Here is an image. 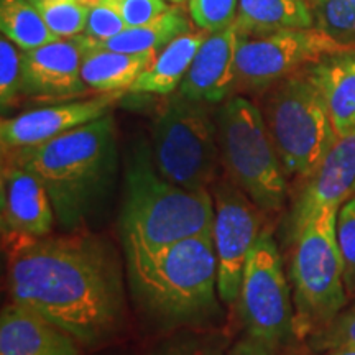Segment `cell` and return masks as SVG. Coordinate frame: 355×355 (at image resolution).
<instances>
[{
	"instance_id": "6da1fadb",
	"label": "cell",
	"mask_w": 355,
	"mask_h": 355,
	"mask_svg": "<svg viewBox=\"0 0 355 355\" xmlns=\"http://www.w3.org/2000/svg\"><path fill=\"white\" fill-rule=\"evenodd\" d=\"M3 250L13 303L38 311L86 349L101 347L123 331L125 273L109 237L83 227Z\"/></svg>"
},
{
	"instance_id": "7a4b0ae2",
	"label": "cell",
	"mask_w": 355,
	"mask_h": 355,
	"mask_svg": "<svg viewBox=\"0 0 355 355\" xmlns=\"http://www.w3.org/2000/svg\"><path fill=\"white\" fill-rule=\"evenodd\" d=\"M123 260L133 303L155 327L219 329L224 309L212 230Z\"/></svg>"
},
{
	"instance_id": "3957f363",
	"label": "cell",
	"mask_w": 355,
	"mask_h": 355,
	"mask_svg": "<svg viewBox=\"0 0 355 355\" xmlns=\"http://www.w3.org/2000/svg\"><path fill=\"white\" fill-rule=\"evenodd\" d=\"M40 178L64 232L86 227L114 188L119 170L117 132L104 115L38 146L2 155Z\"/></svg>"
},
{
	"instance_id": "277c9868",
	"label": "cell",
	"mask_w": 355,
	"mask_h": 355,
	"mask_svg": "<svg viewBox=\"0 0 355 355\" xmlns=\"http://www.w3.org/2000/svg\"><path fill=\"white\" fill-rule=\"evenodd\" d=\"M214 224L211 189L189 191L159 175L144 141L128 155L119 232L123 255L148 254Z\"/></svg>"
},
{
	"instance_id": "5b68a950",
	"label": "cell",
	"mask_w": 355,
	"mask_h": 355,
	"mask_svg": "<svg viewBox=\"0 0 355 355\" xmlns=\"http://www.w3.org/2000/svg\"><path fill=\"white\" fill-rule=\"evenodd\" d=\"M259 96L261 117L283 170L286 176L306 181L337 140L321 91L303 68Z\"/></svg>"
},
{
	"instance_id": "8992f818",
	"label": "cell",
	"mask_w": 355,
	"mask_h": 355,
	"mask_svg": "<svg viewBox=\"0 0 355 355\" xmlns=\"http://www.w3.org/2000/svg\"><path fill=\"white\" fill-rule=\"evenodd\" d=\"M337 211H324L291 235L288 279L295 306L296 339H308L329 326L349 301L336 234Z\"/></svg>"
},
{
	"instance_id": "52a82bcc",
	"label": "cell",
	"mask_w": 355,
	"mask_h": 355,
	"mask_svg": "<svg viewBox=\"0 0 355 355\" xmlns=\"http://www.w3.org/2000/svg\"><path fill=\"white\" fill-rule=\"evenodd\" d=\"M216 125L224 175L266 216L278 212L286 199L288 176L259 104L242 94L230 96L216 109Z\"/></svg>"
},
{
	"instance_id": "ba28073f",
	"label": "cell",
	"mask_w": 355,
	"mask_h": 355,
	"mask_svg": "<svg viewBox=\"0 0 355 355\" xmlns=\"http://www.w3.org/2000/svg\"><path fill=\"white\" fill-rule=\"evenodd\" d=\"M152 128V158L159 175L189 191L211 189L219 178L216 110L181 92L166 96Z\"/></svg>"
},
{
	"instance_id": "9c48e42d",
	"label": "cell",
	"mask_w": 355,
	"mask_h": 355,
	"mask_svg": "<svg viewBox=\"0 0 355 355\" xmlns=\"http://www.w3.org/2000/svg\"><path fill=\"white\" fill-rule=\"evenodd\" d=\"M235 313L243 332L261 337L278 349L283 350L296 339L290 279L268 229L261 232L248 257Z\"/></svg>"
},
{
	"instance_id": "30bf717a",
	"label": "cell",
	"mask_w": 355,
	"mask_h": 355,
	"mask_svg": "<svg viewBox=\"0 0 355 355\" xmlns=\"http://www.w3.org/2000/svg\"><path fill=\"white\" fill-rule=\"evenodd\" d=\"M347 48L352 46L336 42L316 26L279 30L261 37L239 33L235 94L259 96L275 83L306 68L319 58Z\"/></svg>"
},
{
	"instance_id": "8fae6325",
	"label": "cell",
	"mask_w": 355,
	"mask_h": 355,
	"mask_svg": "<svg viewBox=\"0 0 355 355\" xmlns=\"http://www.w3.org/2000/svg\"><path fill=\"white\" fill-rule=\"evenodd\" d=\"M214 201L212 239L217 257V286L222 303L235 308L252 248L265 227L266 214L225 175L211 186Z\"/></svg>"
},
{
	"instance_id": "7c38bea8",
	"label": "cell",
	"mask_w": 355,
	"mask_h": 355,
	"mask_svg": "<svg viewBox=\"0 0 355 355\" xmlns=\"http://www.w3.org/2000/svg\"><path fill=\"white\" fill-rule=\"evenodd\" d=\"M91 38L76 35L24 51V96L40 102H64L91 91L83 81V61Z\"/></svg>"
},
{
	"instance_id": "4fadbf2b",
	"label": "cell",
	"mask_w": 355,
	"mask_h": 355,
	"mask_svg": "<svg viewBox=\"0 0 355 355\" xmlns=\"http://www.w3.org/2000/svg\"><path fill=\"white\" fill-rule=\"evenodd\" d=\"M125 92H105L87 99L56 102L46 107L32 109L0 122L2 155L20 152L44 144L73 128H78L110 114V109Z\"/></svg>"
},
{
	"instance_id": "5bb4252c",
	"label": "cell",
	"mask_w": 355,
	"mask_h": 355,
	"mask_svg": "<svg viewBox=\"0 0 355 355\" xmlns=\"http://www.w3.org/2000/svg\"><path fill=\"white\" fill-rule=\"evenodd\" d=\"M55 224V207L40 178L19 163L2 159L0 225L3 248L46 237L53 234Z\"/></svg>"
},
{
	"instance_id": "9a60e30c",
	"label": "cell",
	"mask_w": 355,
	"mask_h": 355,
	"mask_svg": "<svg viewBox=\"0 0 355 355\" xmlns=\"http://www.w3.org/2000/svg\"><path fill=\"white\" fill-rule=\"evenodd\" d=\"M355 196V130L337 135L329 153L304 181L291 207V235L324 211L339 209Z\"/></svg>"
},
{
	"instance_id": "2e32d148",
	"label": "cell",
	"mask_w": 355,
	"mask_h": 355,
	"mask_svg": "<svg viewBox=\"0 0 355 355\" xmlns=\"http://www.w3.org/2000/svg\"><path fill=\"white\" fill-rule=\"evenodd\" d=\"M239 30L229 28L207 35L194 56L193 64L178 92L191 101L220 104L235 94V58H237Z\"/></svg>"
},
{
	"instance_id": "e0dca14e",
	"label": "cell",
	"mask_w": 355,
	"mask_h": 355,
	"mask_svg": "<svg viewBox=\"0 0 355 355\" xmlns=\"http://www.w3.org/2000/svg\"><path fill=\"white\" fill-rule=\"evenodd\" d=\"M74 336L19 303H7L0 313V355H81Z\"/></svg>"
},
{
	"instance_id": "ac0fdd59",
	"label": "cell",
	"mask_w": 355,
	"mask_h": 355,
	"mask_svg": "<svg viewBox=\"0 0 355 355\" xmlns=\"http://www.w3.org/2000/svg\"><path fill=\"white\" fill-rule=\"evenodd\" d=\"M304 69L326 101L337 135L355 130V48L329 53Z\"/></svg>"
},
{
	"instance_id": "d6986e66",
	"label": "cell",
	"mask_w": 355,
	"mask_h": 355,
	"mask_svg": "<svg viewBox=\"0 0 355 355\" xmlns=\"http://www.w3.org/2000/svg\"><path fill=\"white\" fill-rule=\"evenodd\" d=\"M207 35L209 32L206 30H191L176 37L155 56L153 63L133 83L130 92L171 96L176 89H180L199 46L207 38Z\"/></svg>"
},
{
	"instance_id": "ffe728a7",
	"label": "cell",
	"mask_w": 355,
	"mask_h": 355,
	"mask_svg": "<svg viewBox=\"0 0 355 355\" xmlns=\"http://www.w3.org/2000/svg\"><path fill=\"white\" fill-rule=\"evenodd\" d=\"M235 26L245 37H261L291 28H313L308 0H239Z\"/></svg>"
},
{
	"instance_id": "44dd1931",
	"label": "cell",
	"mask_w": 355,
	"mask_h": 355,
	"mask_svg": "<svg viewBox=\"0 0 355 355\" xmlns=\"http://www.w3.org/2000/svg\"><path fill=\"white\" fill-rule=\"evenodd\" d=\"M155 56L157 55L153 53L132 55L102 50L96 48L91 40V48L83 61V81L91 91H97L101 94L130 91L133 83L153 63Z\"/></svg>"
},
{
	"instance_id": "7402d4cb",
	"label": "cell",
	"mask_w": 355,
	"mask_h": 355,
	"mask_svg": "<svg viewBox=\"0 0 355 355\" xmlns=\"http://www.w3.org/2000/svg\"><path fill=\"white\" fill-rule=\"evenodd\" d=\"M191 30L193 26H191L188 17L178 7H170V10L148 24L125 28L117 37L105 40V42L92 40V44L102 50L119 53H132V55L153 53V55H158L168 43Z\"/></svg>"
},
{
	"instance_id": "603a6c76",
	"label": "cell",
	"mask_w": 355,
	"mask_h": 355,
	"mask_svg": "<svg viewBox=\"0 0 355 355\" xmlns=\"http://www.w3.org/2000/svg\"><path fill=\"white\" fill-rule=\"evenodd\" d=\"M0 30L21 51H30L60 40L44 24L32 0H2Z\"/></svg>"
},
{
	"instance_id": "cb8c5ba5",
	"label": "cell",
	"mask_w": 355,
	"mask_h": 355,
	"mask_svg": "<svg viewBox=\"0 0 355 355\" xmlns=\"http://www.w3.org/2000/svg\"><path fill=\"white\" fill-rule=\"evenodd\" d=\"M314 26L355 48V0H308Z\"/></svg>"
},
{
	"instance_id": "d4e9b609",
	"label": "cell",
	"mask_w": 355,
	"mask_h": 355,
	"mask_svg": "<svg viewBox=\"0 0 355 355\" xmlns=\"http://www.w3.org/2000/svg\"><path fill=\"white\" fill-rule=\"evenodd\" d=\"M229 347V336L219 329H184L158 344L150 355H225Z\"/></svg>"
},
{
	"instance_id": "484cf974",
	"label": "cell",
	"mask_w": 355,
	"mask_h": 355,
	"mask_svg": "<svg viewBox=\"0 0 355 355\" xmlns=\"http://www.w3.org/2000/svg\"><path fill=\"white\" fill-rule=\"evenodd\" d=\"M42 13L44 24L58 38L84 33L91 7L78 0H32Z\"/></svg>"
},
{
	"instance_id": "4316f807",
	"label": "cell",
	"mask_w": 355,
	"mask_h": 355,
	"mask_svg": "<svg viewBox=\"0 0 355 355\" xmlns=\"http://www.w3.org/2000/svg\"><path fill=\"white\" fill-rule=\"evenodd\" d=\"M24 51L10 40H0V104L2 110L15 107L24 96V68H21Z\"/></svg>"
},
{
	"instance_id": "83f0119b",
	"label": "cell",
	"mask_w": 355,
	"mask_h": 355,
	"mask_svg": "<svg viewBox=\"0 0 355 355\" xmlns=\"http://www.w3.org/2000/svg\"><path fill=\"white\" fill-rule=\"evenodd\" d=\"M337 243L344 260V279L347 295L355 296V196L345 201L337 211Z\"/></svg>"
},
{
	"instance_id": "f1b7e54d",
	"label": "cell",
	"mask_w": 355,
	"mask_h": 355,
	"mask_svg": "<svg viewBox=\"0 0 355 355\" xmlns=\"http://www.w3.org/2000/svg\"><path fill=\"white\" fill-rule=\"evenodd\" d=\"M239 0H189V13L199 30L214 33L235 21Z\"/></svg>"
},
{
	"instance_id": "f546056e",
	"label": "cell",
	"mask_w": 355,
	"mask_h": 355,
	"mask_svg": "<svg viewBox=\"0 0 355 355\" xmlns=\"http://www.w3.org/2000/svg\"><path fill=\"white\" fill-rule=\"evenodd\" d=\"M308 347L313 352H324L336 347H355V303L352 308L343 311L329 326L308 337Z\"/></svg>"
},
{
	"instance_id": "4dcf8cb0",
	"label": "cell",
	"mask_w": 355,
	"mask_h": 355,
	"mask_svg": "<svg viewBox=\"0 0 355 355\" xmlns=\"http://www.w3.org/2000/svg\"><path fill=\"white\" fill-rule=\"evenodd\" d=\"M104 2L115 8L127 28L148 24L171 7L165 0H104Z\"/></svg>"
},
{
	"instance_id": "1f68e13d",
	"label": "cell",
	"mask_w": 355,
	"mask_h": 355,
	"mask_svg": "<svg viewBox=\"0 0 355 355\" xmlns=\"http://www.w3.org/2000/svg\"><path fill=\"white\" fill-rule=\"evenodd\" d=\"M125 28L127 25L123 24L122 17L115 12V8L102 2L99 6L91 7L84 35L94 42H105V40L117 37Z\"/></svg>"
},
{
	"instance_id": "d6a6232c",
	"label": "cell",
	"mask_w": 355,
	"mask_h": 355,
	"mask_svg": "<svg viewBox=\"0 0 355 355\" xmlns=\"http://www.w3.org/2000/svg\"><path fill=\"white\" fill-rule=\"evenodd\" d=\"M279 352L282 349L270 344L268 340L243 332L241 339L230 345L225 355H279Z\"/></svg>"
},
{
	"instance_id": "836d02e7",
	"label": "cell",
	"mask_w": 355,
	"mask_h": 355,
	"mask_svg": "<svg viewBox=\"0 0 355 355\" xmlns=\"http://www.w3.org/2000/svg\"><path fill=\"white\" fill-rule=\"evenodd\" d=\"M319 355H355V347H336L319 352Z\"/></svg>"
},
{
	"instance_id": "e575fe53",
	"label": "cell",
	"mask_w": 355,
	"mask_h": 355,
	"mask_svg": "<svg viewBox=\"0 0 355 355\" xmlns=\"http://www.w3.org/2000/svg\"><path fill=\"white\" fill-rule=\"evenodd\" d=\"M279 355H304V354H301L298 349H295V347H290V345H288L285 352H283V354L279 352Z\"/></svg>"
},
{
	"instance_id": "d590c367",
	"label": "cell",
	"mask_w": 355,
	"mask_h": 355,
	"mask_svg": "<svg viewBox=\"0 0 355 355\" xmlns=\"http://www.w3.org/2000/svg\"><path fill=\"white\" fill-rule=\"evenodd\" d=\"M78 2L86 3V6H89V7H94V6H99V3L104 2V0H78Z\"/></svg>"
},
{
	"instance_id": "8d00e7d4",
	"label": "cell",
	"mask_w": 355,
	"mask_h": 355,
	"mask_svg": "<svg viewBox=\"0 0 355 355\" xmlns=\"http://www.w3.org/2000/svg\"><path fill=\"white\" fill-rule=\"evenodd\" d=\"M170 2H173V3H181V2H184V0H170Z\"/></svg>"
}]
</instances>
